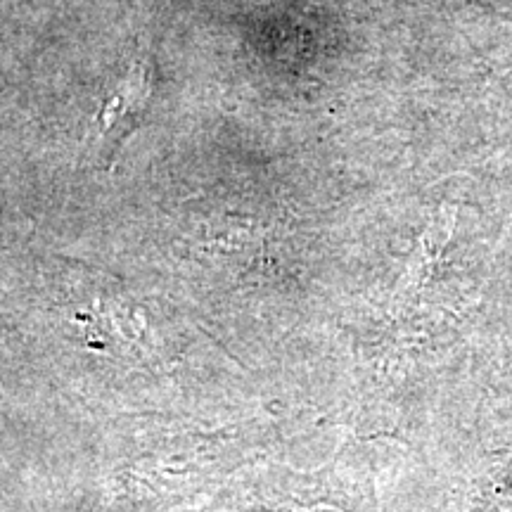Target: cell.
<instances>
[{
  "instance_id": "obj_1",
  "label": "cell",
  "mask_w": 512,
  "mask_h": 512,
  "mask_svg": "<svg viewBox=\"0 0 512 512\" xmlns=\"http://www.w3.org/2000/svg\"><path fill=\"white\" fill-rule=\"evenodd\" d=\"M152 91H155L152 64L147 57H136L110 95L102 100L93 119L86 152H91L100 164L110 166L126 140L133 136V131L143 124L147 107L152 102Z\"/></svg>"
}]
</instances>
